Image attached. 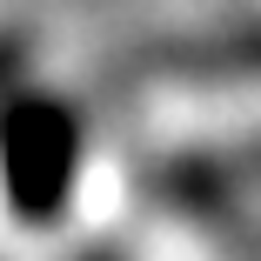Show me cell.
<instances>
[{"instance_id": "cell-1", "label": "cell", "mask_w": 261, "mask_h": 261, "mask_svg": "<svg viewBox=\"0 0 261 261\" xmlns=\"http://www.w3.org/2000/svg\"><path fill=\"white\" fill-rule=\"evenodd\" d=\"M81 174V121L54 94H14L0 108V188L14 215L54 221Z\"/></svg>"}, {"instance_id": "cell-2", "label": "cell", "mask_w": 261, "mask_h": 261, "mask_svg": "<svg viewBox=\"0 0 261 261\" xmlns=\"http://www.w3.org/2000/svg\"><path fill=\"white\" fill-rule=\"evenodd\" d=\"M7 87H14V40H0V108H7V100H14Z\"/></svg>"}]
</instances>
